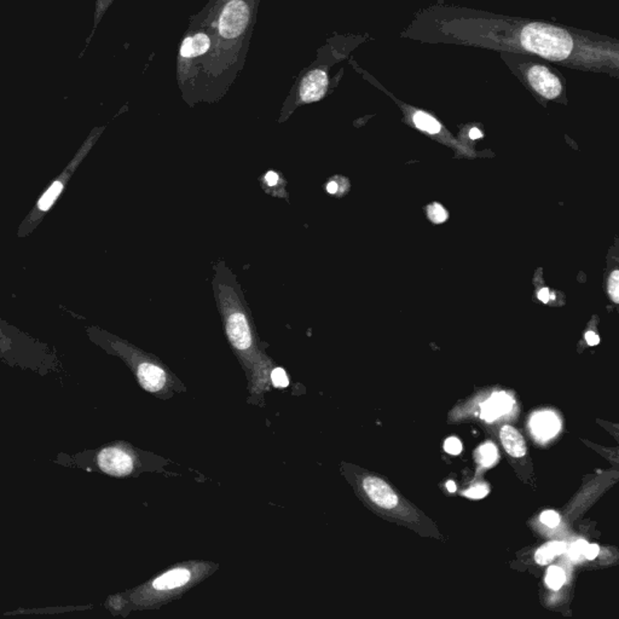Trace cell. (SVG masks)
<instances>
[{"mask_svg": "<svg viewBox=\"0 0 619 619\" xmlns=\"http://www.w3.org/2000/svg\"><path fill=\"white\" fill-rule=\"evenodd\" d=\"M218 567L219 565L211 561L178 562L134 589L110 595L105 607L114 615L122 617H127L131 611L156 610L193 589L213 574Z\"/></svg>", "mask_w": 619, "mask_h": 619, "instance_id": "cell-1", "label": "cell"}, {"mask_svg": "<svg viewBox=\"0 0 619 619\" xmlns=\"http://www.w3.org/2000/svg\"><path fill=\"white\" fill-rule=\"evenodd\" d=\"M88 333L91 341L125 362L138 385L148 394L168 399L176 392H185L183 382L156 357L101 329L88 328Z\"/></svg>", "mask_w": 619, "mask_h": 619, "instance_id": "cell-2", "label": "cell"}, {"mask_svg": "<svg viewBox=\"0 0 619 619\" xmlns=\"http://www.w3.org/2000/svg\"><path fill=\"white\" fill-rule=\"evenodd\" d=\"M155 456L127 442H113L101 448L85 450L74 455L59 454L54 462L64 467L98 472L109 477H137L146 471H153Z\"/></svg>", "mask_w": 619, "mask_h": 619, "instance_id": "cell-3", "label": "cell"}, {"mask_svg": "<svg viewBox=\"0 0 619 619\" xmlns=\"http://www.w3.org/2000/svg\"><path fill=\"white\" fill-rule=\"evenodd\" d=\"M216 288L226 338L247 375L265 353L259 348L256 331L236 288L220 280Z\"/></svg>", "mask_w": 619, "mask_h": 619, "instance_id": "cell-4", "label": "cell"}, {"mask_svg": "<svg viewBox=\"0 0 619 619\" xmlns=\"http://www.w3.org/2000/svg\"><path fill=\"white\" fill-rule=\"evenodd\" d=\"M520 44L525 50L552 61L570 59L574 51V42L567 32L542 23L525 25L520 33Z\"/></svg>", "mask_w": 619, "mask_h": 619, "instance_id": "cell-5", "label": "cell"}, {"mask_svg": "<svg viewBox=\"0 0 619 619\" xmlns=\"http://www.w3.org/2000/svg\"><path fill=\"white\" fill-rule=\"evenodd\" d=\"M102 130L93 131L91 136H90V138L84 143L83 147L80 148V151H78L76 158L71 160L69 166H67V168L59 175V177L56 178L54 183L50 185V188L47 189V191L42 194V197L39 199V201L37 202V205L34 207L33 211L30 212V216L27 217L25 222L22 223L21 229H20V232H18L21 237H25L27 235L30 234L34 228L38 225L39 223L42 222V218L50 211L54 202L57 201L59 195L62 194L63 189L66 188V185L68 184V182L71 179V177L73 176V173L76 172L80 163L83 161V159L88 155L90 149L93 148V144L96 142Z\"/></svg>", "mask_w": 619, "mask_h": 619, "instance_id": "cell-6", "label": "cell"}, {"mask_svg": "<svg viewBox=\"0 0 619 619\" xmlns=\"http://www.w3.org/2000/svg\"><path fill=\"white\" fill-rule=\"evenodd\" d=\"M248 6L242 0H232L226 5L220 15L219 32L224 38H237L248 25Z\"/></svg>", "mask_w": 619, "mask_h": 619, "instance_id": "cell-7", "label": "cell"}, {"mask_svg": "<svg viewBox=\"0 0 619 619\" xmlns=\"http://www.w3.org/2000/svg\"><path fill=\"white\" fill-rule=\"evenodd\" d=\"M275 365L272 363V360L269 358L266 355H264L256 365L252 368L251 372L247 374L248 379V392H249V401L252 398H254V404H260L264 406V394L266 391L270 389L271 386V380H270V374H271L272 368Z\"/></svg>", "mask_w": 619, "mask_h": 619, "instance_id": "cell-8", "label": "cell"}, {"mask_svg": "<svg viewBox=\"0 0 619 619\" xmlns=\"http://www.w3.org/2000/svg\"><path fill=\"white\" fill-rule=\"evenodd\" d=\"M364 494L377 506L385 509H394L398 505V496L391 486L380 478L368 476L362 481Z\"/></svg>", "mask_w": 619, "mask_h": 619, "instance_id": "cell-9", "label": "cell"}, {"mask_svg": "<svg viewBox=\"0 0 619 619\" xmlns=\"http://www.w3.org/2000/svg\"><path fill=\"white\" fill-rule=\"evenodd\" d=\"M527 80L541 96L553 100L562 91L560 80L544 66H532L527 71Z\"/></svg>", "mask_w": 619, "mask_h": 619, "instance_id": "cell-10", "label": "cell"}, {"mask_svg": "<svg viewBox=\"0 0 619 619\" xmlns=\"http://www.w3.org/2000/svg\"><path fill=\"white\" fill-rule=\"evenodd\" d=\"M328 78L323 71H314L309 73L302 80L300 88V97L305 103L319 101L326 91Z\"/></svg>", "mask_w": 619, "mask_h": 619, "instance_id": "cell-11", "label": "cell"}, {"mask_svg": "<svg viewBox=\"0 0 619 619\" xmlns=\"http://www.w3.org/2000/svg\"><path fill=\"white\" fill-rule=\"evenodd\" d=\"M531 428L538 440H547L557 435L560 430V423L553 413L544 411L533 416L531 420Z\"/></svg>", "mask_w": 619, "mask_h": 619, "instance_id": "cell-12", "label": "cell"}, {"mask_svg": "<svg viewBox=\"0 0 619 619\" xmlns=\"http://www.w3.org/2000/svg\"><path fill=\"white\" fill-rule=\"evenodd\" d=\"M513 404L514 402L508 394L502 392L493 394V397L490 398L489 401L481 404V418H485L486 421L496 420L501 415L511 411Z\"/></svg>", "mask_w": 619, "mask_h": 619, "instance_id": "cell-13", "label": "cell"}, {"mask_svg": "<svg viewBox=\"0 0 619 619\" xmlns=\"http://www.w3.org/2000/svg\"><path fill=\"white\" fill-rule=\"evenodd\" d=\"M501 442L506 452L513 457H523L526 454V445L523 435L514 427L506 425L501 428Z\"/></svg>", "mask_w": 619, "mask_h": 619, "instance_id": "cell-14", "label": "cell"}, {"mask_svg": "<svg viewBox=\"0 0 619 619\" xmlns=\"http://www.w3.org/2000/svg\"><path fill=\"white\" fill-rule=\"evenodd\" d=\"M209 49V39L205 34H197L195 37L185 39L182 44L180 54L185 59L196 57L205 54Z\"/></svg>", "mask_w": 619, "mask_h": 619, "instance_id": "cell-15", "label": "cell"}, {"mask_svg": "<svg viewBox=\"0 0 619 619\" xmlns=\"http://www.w3.org/2000/svg\"><path fill=\"white\" fill-rule=\"evenodd\" d=\"M566 549H567V547H566V544L564 542H549V543L543 544L536 552V561L540 565H547L557 555H560L562 553H565Z\"/></svg>", "mask_w": 619, "mask_h": 619, "instance_id": "cell-16", "label": "cell"}, {"mask_svg": "<svg viewBox=\"0 0 619 619\" xmlns=\"http://www.w3.org/2000/svg\"><path fill=\"white\" fill-rule=\"evenodd\" d=\"M414 124L420 130L426 131L428 134H440V124L428 114L423 112H416L413 117Z\"/></svg>", "mask_w": 619, "mask_h": 619, "instance_id": "cell-17", "label": "cell"}, {"mask_svg": "<svg viewBox=\"0 0 619 619\" xmlns=\"http://www.w3.org/2000/svg\"><path fill=\"white\" fill-rule=\"evenodd\" d=\"M565 572L564 570L558 567V566H552L549 567L547 576H546V583L547 586L553 590L560 589L561 586L565 583Z\"/></svg>", "mask_w": 619, "mask_h": 619, "instance_id": "cell-18", "label": "cell"}, {"mask_svg": "<svg viewBox=\"0 0 619 619\" xmlns=\"http://www.w3.org/2000/svg\"><path fill=\"white\" fill-rule=\"evenodd\" d=\"M270 380H271V386L276 389H287L289 385L288 374L285 369L281 367H273L270 374Z\"/></svg>", "mask_w": 619, "mask_h": 619, "instance_id": "cell-19", "label": "cell"}, {"mask_svg": "<svg viewBox=\"0 0 619 619\" xmlns=\"http://www.w3.org/2000/svg\"><path fill=\"white\" fill-rule=\"evenodd\" d=\"M496 457H497V450H496L495 445H493V444L489 443L483 445L479 449V452H478V460L484 466L494 464Z\"/></svg>", "mask_w": 619, "mask_h": 619, "instance_id": "cell-20", "label": "cell"}, {"mask_svg": "<svg viewBox=\"0 0 619 619\" xmlns=\"http://www.w3.org/2000/svg\"><path fill=\"white\" fill-rule=\"evenodd\" d=\"M428 217L435 224H442L448 219V213L442 206L435 204V205L428 207Z\"/></svg>", "mask_w": 619, "mask_h": 619, "instance_id": "cell-21", "label": "cell"}, {"mask_svg": "<svg viewBox=\"0 0 619 619\" xmlns=\"http://www.w3.org/2000/svg\"><path fill=\"white\" fill-rule=\"evenodd\" d=\"M608 293L611 295L612 300L618 304L619 302V272L613 271L610 282H608Z\"/></svg>", "mask_w": 619, "mask_h": 619, "instance_id": "cell-22", "label": "cell"}, {"mask_svg": "<svg viewBox=\"0 0 619 619\" xmlns=\"http://www.w3.org/2000/svg\"><path fill=\"white\" fill-rule=\"evenodd\" d=\"M541 521L548 527H555L560 524V517L553 511H546L541 515Z\"/></svg>", "mask_w": 619, "mask_h": 619, "instance_id": "cell-23", "label": "cell"}, {"mask_svg": "<svg viewBox=\"0 0 619 619\" xmlns=\"http://www.w3.org/2000/svg\"><path fill=\"white\" fill-rule=\"evenodd\" d=\"M444 449H445V452H448L452 455H459L462 452V444L457 438L452 437V438L445 440Z\"/></svg>", "mask_w": 619, "mask_h": 619, "instance_id": "cell-24", "label": "cell"}, {"mask_svg": "<svg viewBox=\"0 0 619 619\" xmlns=\"http://www.w3.org/2000/svg\"><path fill=\"white\" fill-rule=\"evenodd\" d=\"M489 494V488L488 486L484 485V484H481V485L474 486L472 489L467 490L464 495L469 498H483L485 497L486 495Z\"/></svg>", "mask_w": 619, "mask_h": 619, "instance_id": "cell-25", "label": "cell"}, {"mask_svg": "<svg viewBox=\"0 0 619 619\" xmlns=\"http://www.w3.org/2000/svg\"><path fill=\"white\" fill-rule=\"evenodd\" d=\"M110 1H112V0H97L96 15H95V30H96L97 25L101 21L105 8H107V6H108ZM95 30H93V32H95Z\"/></svg>", "mask_w": 619, "mask_h": 619, "instance_id": "cell-26", "label": "cell"}, {"mask_svg": "<svg viewBox=\"0 0 619 619\" xmlns=\"http://www.w3.org/2000/svg\"><path fill=\"white\" fill-rule=\"evenodd\" d=\"M281 178L278 176V173H276L275 171H269L265 176H264V183L268 185L269 188H277L278 184H280Z\"/></svg>", "mask_w": 619, "mask_h": 619, "instance_id": "cell-27", "label": "cell"}, {"mask_svg": "<svg viewBox=\"0 0 619 619\" xmlns=\"http://www.w3.org/2000/svg\"><path fill=\"white\" fill-rule=\"evenodd\" d=\"M586 546H588V543H586V541H577V542L573 544L572 547H571V555H572L573 558L579 557V555L584 552Z\"/></svg>", "mask_w": 619, "mask_h": 619, "instance_id": "cell-28", "label": "cell"}, {"mask_svg": "<svg viewBox=\"0 0 619 619\" xmlns=\"http://www.w3.org/2000/svg\"><path fill=\"white\" fill-rule=\"evenodd\" d=\"M599 550H600V549H599V546H596V544H588L586 548L584 549L583 554H584V557H586V559L593 560V559L598 557Z\"/></svg>", "mask_w": 619, "mask_h": 619, "instance_id": "cell-29", "label": "cell"}, {"mask_svg": "<svg viewBox=\"0 0 619 619\" xmlns=\"http://www.w3.org/2000/svg\"><path fill=\"white\" fill-rule=\"evenodd\" d=\"M586 340L588 345L590 346H595V345H598L600 343V338H599L598 335L593 333V331H588L586 334Z\"/></svg>", "mask_w": 619, "mask_h": 619, "instance_id": "cell-30", "label": "cell"}, {"mask_svg": "<svg viewBox=\"0 0 619 619\" xmlns=\"http://www.w3.org/2000/svg\"><path fill=\"white\" fill-rule=\"evenodd\" d=\"M538 299H540L541 302H544V304L549 302L550 293H549L548 289L543 288L542 290H540V293H538Z\"/></svg>", "mask_w": 619, "mask_h": 619, "instance_id": "cell-31", "label": "cell"}, {"mask_svg": "<svg viewBox=\"0 0 619 619\" xmlns=\"http://www.w3.org/2000/svg\"><path fill=\"white\" fill-rule=\"evenodd\" d=\"M469 137L472 139L481 138V137H483V134H481V131L478 130V129H472L471 132H469Z\"/></svg>", "mask_w": 619, "mask_h": 619, "instance_id": "cell-32", "label": "cell"}, {"mask_svg": "<svg viewBox=\"0 0 619 619\" xmlns=\"http://www.w3.org/2000/svg\"><path fill=\"white\" fill-rule=\"evenodd\" d=\"M447 488H448L450 493H455V491H456V484H455L454 481H448V483H447Z\"/></svg>", "mask_w": 619, "mask_h": 619, "instance_id": "cell-33", "label": "cell"}]
</instances>
